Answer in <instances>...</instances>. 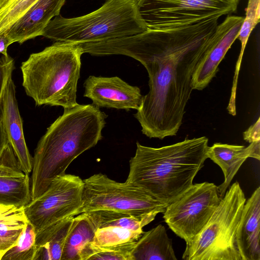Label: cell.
I'll list each match as a JSON object with an SVG mask.
<instances>
[{
  "mask_svg": "<svg viewBox=\"0 0 260 260\" xmlns=\"http://www.w3.org/2000/svg\"><path fill=\"white\" fill-rule=\"evenodd\" d=\"M31 200L30 178L0 177V204L25 206Z\"/></svg>",
  "mask_w": 260,
  "mask_h": 260,
  "instance_id": "7402d4cb",
  "label": "cell"
},
{
  "mask_svg": "<svg viewBox=\"0 0 260 260\" xmlns=\"http://www.w3.org/2000/svg\"><path fill=\"white\" fill-rule=\"evenodd\" d=\"M243 20V16H229L217 25L215 42L193 75V89L203 90L216 76L219 64L237 39Z\"/></svg>",
  "mask_w": 260,
  "mask_h": 260,
  "instance_id": "7c38bea8",
  "label": "cell"
},
{
  "mask_svg": "<svg viewBox=\"0 0 260 260\" xmlns=\"http://www.w3.org/2000/svg\"><path fill=\"white\" fill-rule=\"evenodd\" d=\"M10 76L0 100L1 118L8 142L11 146L21 170L29 175L32 171V157L27 147L23 123L16 97V88Z\"/></svg>",
  "mask_w": 260,
  "mask_h": 260,
  "instance_id": "4fadbf2b",
  "label": "cell"
},
{
  "mask_svg": "<svg viewBox=\"0 0 260 260\" xmlns=\"http://www.w3.org/2000/svg\"><path fill=\"white\" fill-rule=\"evenodd\" d=\"M96 229L88 213H82L74 216L61 260H79V252L85 244L92 241Z\"/></svg>",
  "mask_w": 260,
  "mask_h": 260,
  "instance_id": "ffe728a7",
  "label": "cell"
},
{
  "mask_svg": "<svg viewBox=\"0 0 260 260\" xmlns=\"http://www.w3.org/2000/svg\"><path fill=\"white\" fill-rule=\"evenodd\" d=\"M260 187L245 202L236 234L242 260H260Z\"/></svg>",
  "mask_w": 260,
  "mask_h": 260,
  "instance_id": "9a60e30c",
  "label": "cell"
},
{
  "mask_svg": "<svg viewBox=\"0 0 260 260\" xmlns=\"http://www.w3.org/2000/svg\"><path fill=\"white\" fill-rule=\"evenodd\" d=\"M83 96L98 107L137 111L141 107L144 95L137 86L129 85L118 77L91 75L84 81Z\"/></svg>",
  "mask_w": 260,
  "mask_h": 260,
  "instance_id": "8fae6325",
  "label": "cell"
},
{
  "mask_svg": "<svg viewBox=\"0 0 260 260\" xmlns=\"http://www.w3.org/2000/svg\"><path fill=\"white\" fill-rule=\"evenodd\" d=\"M36 235V229L28 221L16 244L3 255L1 260H34Z\"/></svg>",
  "mask_w": 260,
  "mask_h": 260,
  "instance_id": "d4e9b609",
  "label": "cell"
},
{
  "mask_svg": "<svg viewBox=\"0 0 260 260\" xmlns=\"http://www.w3.org/2000/svg\"><path fill=\"white\" fill-rule=\"evenodd\" d=\"M260 17V0H248L245 17L241 26L237 39L241 44V51L238 56L234 75L233 88H236L241 61L244 50L250 34L259 22Z\"/></svg>",
  "mask_w": 260,
  "mask_h": 260,
  "instance_id": "cb8c5ba5",
  "label": "cell"
},
{
  "mask_svg": "<svg viewBox=\"0 0 260 260\" xmlns=\"http://www.w3.org/2000/svg\"><path fill=\"white\" fill-rule=\"evenodd\" d=\"M221 199L214 183L193 184L167 205L163 218L169 228L187 243L205 226Z\"/></svg>",
  "mask_w": 260,
  "mask_h": 260,
  "instance_id": "9c48e42d",
  "label": "cell"
},
{
  "mask_svg": "<svg viewBox=\"0 0 260 260\" xmlns=\"http://www.w3.org/2000/svg\"><path fill=\"white\" fill-rule=\"evenodd\" d=\"M12 43H13L12 40L6 34L0 36V53L8 56L9 55L7 53V49Z\"/></svg>",
  "mask_w": 260,
  "mask_h": 260,
  "instance_id": "4dcf8cb0",
  "label": "cell"
},
{
  "mask_svg": "<svg viewBox=\"0 0 260 260\" xmlns=\"http://www.w3.org/2000/svg\"><path fill=\"white\" fill-rule=\"evenodd\" d=\"M83 185V180L78 176H58L45 192L25 205V213L36 231L78 215L82 205Z\"/></svg>",
  "mask_w": 260,
  "mask_h": 260,
  "instance_id": "30bf717a",
  "label": "cell"
},
{
  "mask_svg": "<svg viewBox=\"0 0 260 260\" xmlns=\"http://www.w3.org/2000/svg\"><path fill=\"white\" fill-rule=\"evenodd\" d=\"M244 140L250 143L260 141V118L243 133Z\"/></svg>",
  "mask_w": 260,
  "mask_h": 260,
  "instance_id": "f546056e",
  "label": "cell"
},
{
  "mask_svg": "<svg viewBox=\"0 0 260 260\" xmlns=\"http://www.w3.org/2000/svg\"><path fill=\"white\" fill-rule=\"evenodd\" d=\"M14 67V60L9 55L0 58V100Z\"/></svg>",
  "mask_w": 260,
  "mask_h": 260,
  "instance_id": "f1b7e54d",
  "label": "cell"
},
{
  "mask_svg": "<svg viewBox=\"0 0 260 260\" xmlns=\"http://www.w3.org/2000/svg\"><path fill=\"white\" fill-rule=\"evenodd\" d=\"M218 19L129 37L81 44L91 55H123L139 61L149 77L148 92L134 117L142 133L162 140L177 135L193 89L192 77L215 40Z\"/></svg>",
  "mask_w": 260,
  "mask_h": 260,
  "instance_id": "6da1fadb",
  "label": "cell"
},
{
  "mask_svg": "<svg viewBox=\"0 0 260 260\" xmlns=\"http://www.w3.org/2000/svg\"><path fill=\"white\" fill-rule=\"evenodd\" d=\"M24 206L0 204V258L17 243L28 220Z\"/></svg>",
  "mask_w": 260,
  "mask_h": 260,
  "instance_id": "d6986e66",
  "label": "cell"
},
{
  "mask_svg": "<svg viewBox=\"0 0 260 260\" xmlns=\"http://www.w3.org/2000/svg\"><path fill=\"white\" fill-rule=\"evenodd\" d=\"M77 43L55 42L42 51L32 53L22 62V86L37 106L74 107L77 102L81 57Z\"/></svg>",
  "mask_w": 260,
  "mask_h": 260,
  "instance_id": "277c9868",
  "label": "cell"
},
{
  "mask_svg": "<svg viewBox=\"0 0 260 260\" xmlns=\"http://www.w3.org/2000/svg\"><path fill=\"white\" fill-rule=\"evenodd\" d=\"M25 175L20 169L13 150L9 143L0 160V177H20Z\"/></svg>",
  "mask_w": 260,
  "mask_h": 260,
  "instance_id": "83f0119b",
  "label": "cell"
},
{
  "mask_svg": "<svg viewBox=\"0 0 260 260\" xmlns=\"http://www.w3.org/2000/svg\"><path fill=\"white\" fill-rule=\"evenodd\" d=\"M94 221L97 229L107 226H117L137 231L154 219L139 218L128 214L113 210H100L87 212Z\"/></svg>",
  "mask_w": 260,
  "mask_h": 260,
  "instance_id": "44dd1931",
  "label": "cell"
},
{
  "mask_svg": "<svg viewBox=\"0 0 260 260\" xmlns=\"http://www.w3.org/2000/svg\"><path fill=\"white\" fill-rule=\"evenodd\" d=\"M9 144L8 138L4 130L2 119L0 116V160L3 153Z\"/></svg>",
  "mask_w": 260,
  "mask_h": 260,
  "instance_id": "1f68e13d",
  "label": "cell"
},
{
  "mask_svg": "<svg viewBox=\"0 0 260 260\" xmlns=\"http://www.w3.org/2000/svg\"><path fill=\"white\" fill-rule=\"evenodd\" d=\"M0 260H1V258H0Z\"/></svg>",
  "mask_w": 260,
  "mask_h": 260,
  "instance_id": "d6a6232c",
  "label": "cell"
},
{
  "mask_svg": "<svg viewBox=\"0 0 260 260\" xmlns=\"http://www.w3.org/2000/svg\"><path fill=\"white\" fill-rule=\"evenodd\" d=\"M136 241L109 246L90 242L79 252V260H133L132 251Z\"/></svg>",
  "mask_w": 260,
  "mask_h": 260,
  "instance_id": "603a6c76",
  "label": "cell"
},
{
  "mask_svg": "<svg viewBox=\"0 0 260 260\" xmlns=\"http://www.w3.org/2000/svg\"><path fill=\"white\" fill-rule=\"evenodd\" d=\"M74 216H70L36 231L34 260H61Z\"/></svg>",
  "mask_w": 260,
  "mask_h": 260,
  "instance_id": "e0dca14e",
  "label": "cell"
},
{
  "mask_svg": "<svg viewBox=\"0 0 260 260\" xmlns=\"http://www.w3.org/2000/svg\"><path fill=\"white\" fill-rule=\"evenodd\" d=\"M246 198L236 181L226 191L211 218L192 240L186 243L184 260H242L236 234Z\"/></svg>",
  "mask_w": 260,
  "mask_h": 260,
  "instance_id": "8992f818",
  "label": "cell"
},
{
  "mask_svg": "<svg viewBox=\"0 0 260 260\" xmlns=\"http://www.w3.org/2000/svg\"><path fill=\"white\" fill-rule=\"evenodd\" d=\"M66 0H38L5 33L13 43L22 44L42 36L50 21L60 15Z\"/></svg>",
  "mask_w": 260,
  "mask_h": 260,
  "instance_id": "5bb4252c",
  "label": "cell"
},
{
  "mask_svg": "<svg viewBox=\"0 0 260 260\" xmlns=\"http://www.w3.org/2000/svg\"><path fill=\"white\" fill-rule=\"evenodd\" d=\"M83 183L82 205L78 214L108 210L139 218L155 219L167 206L142 188L126 181L117 182L102 173L91 176Z\"/></svg>",
  "mask_w": 260,
  "mask_h": 260,
  "instance_id": "52a82bcc",
  "label": "cell"
},
{
  "mask_svg": "<svg viewBox=\"0 0 260 260\" xmlns=\"http://www.w3.org/2000/svg\"><path fill=\"white\" fill-rule=\"evenodd\" d=\"M129 160L126 182L142 188L167 205L187 190L207 156L208 139L205 136L159 148L136 143Z\"/></svg>",
  "mask_w": 260,
  "mask_h": 260,
  "instance_id": "3957f363",
  "label": "cell"
},
{
  "mask_svg": "<svg viewBox=\"0 0 260 260\" xmlns=\"http://www.w3.org/2000/svg\"><path fill=\"white\" fill-rule=\"evenodd\" d=\"M208 158L218 165L224 176L223 182L217 186L220 198H222L234 177L243 163L248 157L260 159V141L243 145L215 143L207 150Z\"/></svg>",
  "mask_w": 260,
  "mask_h": 260,
  "instance_id": "2e32d148",
  "label": "cell"
},
{
  "mask_svg": "<svg viewBox=\"0 0 260 260\" xmlns=\"http://www.w3.org/2000/svg\"><path fill=\"white\" fill-rule=\"evenodd\" d=\"M132 256L133 260H177L172 240L162 224L143 232L136 241Z\"/></svg>",
  "mask_w": 260,
  "mask_h": 260,
  "instance_id": "ac0fdd59",
  "label": "cell"
},
{
  "mask_svg": "<svg viewBox=\"0 0 260 260\" xmlns=\"http://www.w3.org/2000/svg\"><path fill=\"white\" fill-rule=\"evenodd\" d=\"M147 29L136 0H106L100 8L83 16L55 17L42 36L55 42L83 43L129 37Z\"/></svg>",
  "mask_w": 260,
  "mask_h": 260,
  "instance_id": "5b68a950",
  "label": "cell"
},
{
  "mask_svg": "<svg viewBox=\"0 0 260 260\" xmlns=\"http://www.w3.org/2000/svg\"><path fill=\"white\" fill-rule=\"evenodd\" d=\"M107 117L93 104H78L64 109L35 150L30 178L31 200L45 192L56 177L66 174L78 156L97 144L103 138Z\"/></svg>",
  "mask_w": 260,
  "mask_h": 260,
  "instance_id": "7a4b0ae2",
  "label": "cell"
},
{
  "mask_svg": "<svg viewBox=\"0 0 260 260\" xmlns=\"http://www.w3.org/2000/svg\"><path fill=\"white\" fill-rule=\"evenodd\" d=\"M148 29H164L218 19L236 11L239 0H136Z\"/></svg>",
  "mask_w": 260,
  "mask_h": 260,
  "instance_id": "ba28073f",
  "label": "cell"
},
{
  "mask_svg": "<svg viewBox=\"0 0 260 260\" xmlns=\"http://www.w3.org/2000/svg\"><path fill=\"white\" fill-rule=\"evenodd\" d=\"M117 226H107L96 229L92 242L99 246H109L137 241L143 233Z\"/></svg>",
  "mask_w": 260,
  "mask_h": 260,
  "instance_id": "484cf974",
  "label": "cell"
},
{
  "mask_svg": "<svg viewBox=\"0 0 260 260\" xmlns=\"http://www.w3.org/2000/svg\"><path fill=\"white\" fill-rule=\"evenodd\" d=\"M38 0H0V36Z\"/></svg>",
  "mask_w": 260,
  "mask_h": 260,
  "instance_id": "4316f807",
  "label": "cell"
}]
</instances>
